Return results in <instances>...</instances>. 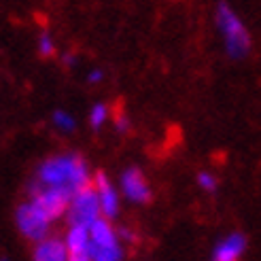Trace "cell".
Returning <instances> with one entry per match:
<instances>
[{
	"label": "cell",
	"instance_id": "1",
	"mask_svg": "<svg viewBox=\"0 0 261 261\" xmlns=\"http://www.w3.org/2000/svg\"><path fill=\"white\" fill-rule=\"evenodd\" d=\"M89 185V168L79 153H64L45 160L36 170V187L66 189L72 195Z\"/></svg>",
	"mask_w": 261,
	"mask_h": 261
},
{
	"label": "cell",
	"instance_id": "2",
	"mask_svg": "<svg viewBox=\"0 0 261 261\" xmlns=\"http://www.w3.org/2000/svg\"><path fill=\"white\" fill-rule=\"evenodd\" d=\"M217 28H219L221 36H223L225 51H227L229 58L240 60L249 54L251 34L244 28L240 17L236 15V11H233L227 3H223V0L217 5Z\"/></svg>",
	"mask_w": 261,
	"mask_h": 261
},
{
	"label": "cell",
	"instance_id": "3",
	"mask_svg": "<svg viewBox=\"0 0 261 261\" xmlns=\"http://www.w3.org/2000/svg\"><path fill=\"white\" fill-rule=\"evenodd\" d=\"M100 215H102V206L94 185H87L72 195V202L68 208L70 225H81L89 229L100 219Z\"/></svg>",
	"mask_w": 261,
	"mask_h": 261
},
{
	"label": "cell",
	"instance_id": "4",
	"mask_svg": "<svg viewBox=\"0 0 261 261\" xmlns=\"http://www.w3.org/2000/svg\"><path fill=\"white\" fill-rule=\"evenodd\" d=\"M30 202L41 211L49 221H56L62 215L68 213L70 202H72V193L66 189H49V187H36Z\"/></svg>",
	"mask_w": 261,
	"mask_h": 261
},
{
	"label": "cell",
	"instance_id": "5",
	"mask_svg": "<svg viewBox=\"0 0 261 261\" xmlns=\"http://www.w3.org/2000/svg\"><path fill=\"white\" fill-rule=\"evenodd\" d=\"M15 221H17V227L28 240L32 242H43L49 238V225L51 221L38 211V208L32 202H25L17 208L15 213Z\"/></svg>",
	"mask_w": 261,
	"mask_h": 261
},
{
	"label": "cell",
	"instance_id": "6",
	"mask_svg": "<svg viewBox=\"0 0 261 261\" xmlns=\"http://www.w3.org/2000/svg\"><path fill=\"white\" fill-rule=\"evenodd\" d=\"M121 191L134 204H149L151 202V187L140 172V168H127L121 174Z\"/></svg>",
	"mask_w": 261,
	"mask_h": 261
},
{
	"label": "cell",
	"instance_id": "7",
	"mask_svg": "<svg viewBox=\"0 0 261 261\" xmlns=\"http://www.w3.org/2000/svg\"><path fill=\"white\" fill-rule=\"evenodd\" d=\"M94 187L98 191L100 206H102V217H107L109 221L119 215V193L113 187V182L104 172H96L94 176Z\"/></svg>",
	"mask_w": 261,
	"mask_h": 261
},
{
	"label": "cell",
	"instance_id": "8",
	"mask_svg": "<svg viewBox=\"0 0 261 261\" xmlns=\"http://www.w3.org/2000/svg\"><path fill=\"white\" fill-rule=\"evenodd\" d=\"M68 261H91L89 257V229L81 225H70L66 233Z\"/></svg>",
	"mask_w": 261,
	"mask_h": 261
},
{
	"label": "cell",
	"instance_id": "9",
	"mask_svg": "<svg viewBox=\"0 0 261 261\" xmlns=\"http://www.w3.org/2000/svg\"><path fill=\"white\" fill-rule=\"evenodd\" d=\"M34 261H68L66 242L60 238H47L36 244Z\"/></svg>",
	"mask_w": 261,
	"mask_h": 261
},
{
	"label": "cell",
	"instance_id": "10",
	"mask_svg": "<svg viewBox=\"0 0 261 261\" xmlns=\"http://www.w3.org/2000/svg\"><path fill=\"white\" fill-rule=\"evenodd\" d=\"M244 249H246V238L242 233H229L215 249V261H240Z\"/></svg>",
	"mask_w": 261,
	"mask_h": 261
},
{
	"label": "cell",
	"instance_id": "11",
	"mask_svg": "<svg viewBox=\"0 0 261 261\" xmlns=\"http://www.w3.org/2000/svg\"><path fill=\"white\" fill-rule=\"evenodd\" d=\"M89 240L91 244L96 246H115V244H121L119 238H117V233L111 225V221L107 217H100L94 225L89 227Z\"/></svg>",
	"mask_w": 261,
	"mask_h": 261
},
{
	"label": "cell",
	"instance_id": "12",
	"mask_svg": "<svg viewBox=\"0 0 261 261\" xmlns=\"http://www.w3.org/2000/svg\"><path fill=\"white\" fill-rule=\"evenodd\" d=\"M107 117H109L107 104H94V109L89 111V123H91V127L98 129L104 121H107Z\"/></svg>",
	"mask_w": 261,
	"mask_h": 261
},
{
	"label": "cell",
	"instance_id": "13",
	"mask_svg": "<svg viewBox=\"0 0 261 261\" xmlns=\"http://www.w3.org/2000/svg\"><path fill=\"white\" fill-rule=\"evenodd\" d=\"M51 119H54V125L58 129H62V132H72V129H74V119L68 113H64V111H56Z\"/></svg>",
	"mask_w": 261,
	"mask_h": 261
},
{
	"label": "cell",
	"instance_id": "14",
	"mask_svg": "<svg viewBox=\"0 0 261 261\" xmlns=\"http://www.w3.org/2000/svg\"><path fill=\"white\" fill-rule=\"evenodd\" d=\"M38 54H41L43 58H51L56 54L54 38H51L49 34H41V38H38Z\"/></svg>",
	"mask_w": 261,
	"mask_h": 261
},
{
	"label": "cell",
	"instance_id": "15",
	"mask_svg": "<svg viewBox=\"0 0 261 261\" xmlns=\"http://www.w3.org/2000/svg\"><path fill=\"white\" fill-rule=\"evenodd\" d=\"M198 182L204 191H215L217 189V178L211 172H200L198 174Z\"/></svg>",
	"mask_w": 261,
	"mask_h": 261
},
{
	"label": "cell",
	"instance_id": "16",
	"mask_svg": "<svg viewBox=\"0 0 261 261\" xmlns=\"http://www.w3.org/2000/svg\"><path fill=\"white\" fill-rule=\"evenodd\" d=\"M102 79H104V72L98 70V68H96V70H91V72L87 74V83H100Z\"/></svg>",
	"mask_w": 261,
	"mask_h": 261
},
{
	"label": "cell",
	"instance_id": "17",
	"mask_svg": "<svg viewBox=\"0 0 261 261\" xmlns=\"http://www.w3.org/2000/svg\"><path fill=\"white\" fill-rule=\"evenodd\" d=\"M115 123H117V127L119 129H127V119H125V115H121V113H117V117H115Z\"/></svg>",
	"mask_w": 261,
	"mask_h": 261
},
{
	"label": "cell",
	"instance_id": "18",
	"mask_svg": "<svg viewBox=\"0 0 261 261\" xmlns=\"http://www.w3.org/2000/svg\"><path fill=\"white\" fill-rule=\"evenodd\" d=\"M64 64H68V66H72V64H74V56H64Z\"/></svg>",
	"mask_w": 261,
	"mask_h": 261
}]
</instances>
